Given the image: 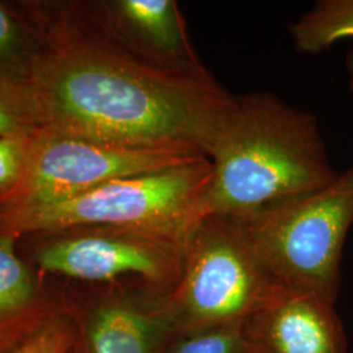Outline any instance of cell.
I'll return each instance as SVG.
<instances>
[{
	"instance_id": "11",
	"label": "cell",
	"mask_w": 353,
	"mask_h": 353,
	"mask_svg": "<svg viewBox=\"0 0 353 353\" xmlns=\"http://www.w3.org/2000/svg\"><path fill=\"white\" fill-rule=\"evenodd\" d=\"M17 239L0 233V353H11L67 305L42 290L16 252Z\"/></svg>"
},
{
	"instance_id": "4",
	"label": "cell",
	"mask_w": 353,
	"mask_h": 353,
	"mask_svg": "<svg viewBox=\"0 0 353 353\" xmlns=\"http://www.w3.org/2000/svg\"><path fill=\"white\" fill-rule=\"evenodd\" d=\"M279 285L336 301L353 225V163L328 186L237 221Z\"/></svg>"
},
{
	"instance_id": "3",
	"label": "cell",
	"mask_w": 353,
	"mask_h": 353,
	"mask_svg": "<svg viewBox=\"0 0 353 353\" xmlns=\"http://www.w3.org/2000/svg\"><path fill=\"white\" fill-rule=\"evenodd\" d=\"M208 157L106 182L74 198L33 207H0V233L45 236L77 228L152 230L186 242L203 217Z\"/></svg>"
},
{
	"instance_id": "15",
	"label": "cell",
	"mask_w": 353,
	"mask_h": 353,
	"mask_svg": "<svg viewBox=\"0 0 353 353\" xmlns=\"http://www.w3.org/2000/svg\"><path fill=\"white\" fill-rule=\"evenodd\" d=\"M242 325L217 326L176 334L164 353H249Z\"/></svg>"
},
{
	"instance_id": "12",
	"label": "cell",
	"mask_w": 353,
	"mask_h": 353,
	"mask_svg": "<svg viewBox=\"0 0 353 353\" xmlns=\"http://www.w3.org/2000/svg\"><path fill=\"white\" fill-rule=\"evenodd\" d=\"M48 48V32L0 1V80L30 83Z\"/></svg>"
},
{
	"instance_id": "16",
	"label": "cell",
	"mask_w": 353,
	"mask_h": 353,
	"mask_svg": "<svg viewBox=\"0 0 353 353\" xmlns=\"http://www.w3.org/2000/svg\"><path fill=\"white\" fill-rule=\"evenodd\" d=\"M76 341L75 313L67 306L11 353H72Z\"/></svg>"
},
{
	"instance_id": "8",
	"label": "cell",
	"mask_w": 353,
	"mask_h": 353,
	"mask_svg": "<svg viewBox=\"0 0 353 353\" xmlns=\"http://www.w3.org/2000/svg\"><path fill=\"white\" fill-rule=\"evenodd\" d=\"M89 20L93 37L135 62L176 75L212 76L174 0L99 1Z\"/></svg>"
},
{
	"instance_id": "17",
	"label": "cell",
	"mask_w": 353,
	"mask_h": 353,
	"mask_svg": "<svg viewBox=\"0 0 353 353\" xmlns=\"http://www.w3.org/2000/svg\"><path fill=\"white\" fill-rule=\"evenodd\" d=\"M32 138H0V207L12 199L23 181Z\"/></svg>"
},
{
	"instance_id": "6",
	"label": "cell",
	"mask_w": 353,
	"mask_h": 353,
	"mask_svg": "<svg viewBox=\"0 0 353 353\" xmlns=\"http://www.w3.org/2000/svg\"><path fill=\"white\" fill-rule=\"evenodd\" d=\"M186 242L130 228L89 227L45 234L33 254L50 275L108 285H141L169 294L182 272Z\"/></svg>"
},
{
	"instance_id": "14",
	"label": "cell",
	"mask_w": 353,
	"mask_h": 353,
	"mask_svg": "<svg viewBox=\"0 0 353 353\" xmlns=\"http://www.w3.org/2000/svg\"><path fill=\"white\" fill-rule=\"evenodd\" d=\"M43 127V114L30 83L0 80V138H32Z\"/></svg>"
},
{
	"instance_id": "2",
	"label": "cell",
	"mask_w": 353,
	"mask_h": 353,
	"mask_svg": "<svg viewBox=\"0 0 353 353\" xmlns=\"http://www.w3.org/2000/svg\"><path fill=\"white\" fill-rule=\"evenodd\" d=\"M208 159L203 216L234 221L313 194L339 174L316 115L271 92L237 96L236 110Z\"/></svg>"
},
{
	"instance_id": "18",
	"label": "cell",
	"mask_w": 353,
	"mask_h": 353,
	"mask_svg": "<svg viewBox=\"0 0 353 353\" xmlns=\"http://www.w3.org/2000/svg\"><path fill=\"white\" fill-rule=\"evenodd\" d=\"M344 65H345V72L348 76V88L353 93V50L347 52V55L344 58Z\"/></svg>"
},
{
	"instance_id": "1",
	"label": "cell",
	"mask_w": 353,
	"mask_h": 353,
	"mask_svg": "<svg viewBox=\"0 0 353 353\" xmlns=\"http://www.w3.org/2000/svg\"><path fill=\"white\" fill-rule=\"evenodd\" d=\"M30 85L46 128L122 148L204 157L237 105L214 75L152 68L68 24L48 32Z\"/></svg>"
},
{
	"instance_id": "5",
	"label": "cell",
	"mask_w": 353,
	"mask_h": 353,
	"mask_svg": "<svg viewBox=\"0 0 353 353\" xmlns=\"http://www.w3.org/2000/svg\"><path fill=\"white\" fill-rule=\"evenodd\" d=\"M279 284L240 223L204 216L185 245L176 288L168 296L176 334L242 325Z\"/></svg>"
},
{
	"instance_id": "13",
	"label": "cell",
	"mask_w": 353,
	"mask_h": 353,
	"mask_svg": "<svg viewBox=\"0 0 353 353\" xmlns=\"http://www.w3.org/2000/svg\"><path fill=\"white\" fill-rule=\"evenodd\" d=\"M294 50L316 55L353 38V0H318L288 26Z\"/></svg>"
},
{
	"instance_id": "7",
	"label": "cell",
	"mask_w": 353,
	"mask_h": 353,
	"mask_svg": "<svg viewBox=\"0 0 353 353\" xmlns=\"http://www.w3.org/2000/svg\"><path fill=\"white\" fill-rule=\"evenodd\" d=\"M198 154L130 150L43 127L32 138L23 181L3 207L61 202L106 182L188 161Z\"/></svg>"
},
{
	"instance_id": "9",
	"label": "cell",
	"mask_w": 353,
	"mask_h": 353,
	"mask_svg": "<svg viewBox=\"0 0 353 353\" xmlns=\"http://www.w3.org/2000/svg\"><path fill=\"white\" fill-rule=\"evenodd\" d=\"M164 293L141 285H108L75 307L72 353H164L176 335Z\"/></svg>"
},
{
	"instance_id": "10",
	"label": "cell",
	"mask_w": 353,
	"mask_h": 353,
	"mask_svg": "<svg viewBox=\"0 0 353 353\" xmlns=\"http://www.w3.org/2000/svg\"><path fill=\"white\" fill-rule=\"evenodd\" d=\"M242 330L249 353H347L335 303L310 290L278 285Z\"/></svg>"
}]
</instances>
